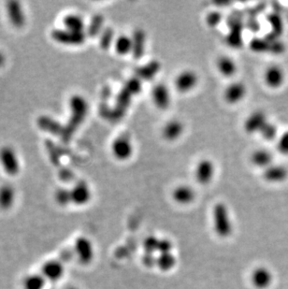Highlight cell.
Instances as JSON below:
<instances>
[{
	"label": "cell",
	"instance_id": "19",
	"mask_svg": "<svg viewBox=\"0 0 288 289\" xmlns=\"http://www.w3.org/2000/svg\"><path fill=\"white\" fill-rule=\"evenodd\" d=\"M268 122L267 117L263 112H255L250 114L244 123V130L247 133L259 132L264 124Z\"/></svg>",
	"mask_w": 288,
	"mask_h": 289
},
{
	"label": "cell",
	"instance_id": "25",
	"mask_svg": "<svg viewBox=\"0 0 288 289\" xmlns=\"http://www.w3.org/2000/svg\"><path fill=\"white\" fill-rule=\"evenodd\" d=\"M46 282L42 273H32L24 278L23 286L24 289H44Z\"/></svg>",
	"mask_w": 288,
	"mask_h": 289
},
{
	"label": "cell",
	"instance_id": "22",
	"mask_svg": "<svg viewBox=\"0 0 288 289\" xmlns=\"http://www.w3.org/2000/svg\"><path fill=\"white\" fill-rule=\"evenodd\" d=\"M272 160H273L272 153L267 149H258L251 155V162L253 165L264 170L270 165H272Z\"/></svg>",
	"mask_w": 288,
	"mask_h": 289
},
{
	"label": "cell",
	"instance_id": "3",
	"mask_svg": "<svg viewBox=\"0 0 288 289\" xmlns=\"http://www.w3.org/2000/svg\"><path fill=\"white\" fill-rule=\"evenodd\" d=\"M111 151L115 159L118 161H127L132 157L134 145L132 141L127 135H121L114 139L111 145Z\"/></svg>",
	"mask_w": 288,
	"mask_h": 289
},
{
	"label": "cell",
	"instance_id": "5",
	"mask_svg": "<svg viewBox=\"0 0 288 289\" xmlns=\"http://www.w3.org/2000/svg\"><path fill=\"white\" fill-rule=\"evenodd\" d=\"M74 254L78 261L83 265H88L94 260V246L90 240L86 237H79L74 242Z\"/></svg>",
	"mask_w": 288,
	"mask_h": 289
},
{
	"label": "cell",
	"instance_id": "29",
	"mask_svg": "<svg viewBox=\"0 0 288 289\" xmlns=\"http://www.w3.org/2000/svg\"><path fill=\"white\" fill-rule=\"evenodd\" d=\"M261 137L266 141H272L276 139L277 127L273 124L270 123L269 121L264 124V126L259 131Z\"/></svg>",
	"mask_w": 288,
	"mask_h": 289
},
{
	"label": "cell",
	"instance_id": "1",
	"mask_svg": "<svg viewBox=\"0 0 288 289\" xmlns=\"http://www.w3.org/2000/svg\"><path fill=\"white\" fill-rule=\"evenodd\" d=\"M69 109L71 110V120L64 129V134L70 135L76 127L83 123L88 111V104L84 97L75 94L69 100Z\"/></svg>",
	"mask_w": 288,
	"mask_h": 289
},
{
	"label": "cell",
	"instance_id": "20",
	"mask_svg": "<svg viewBox=\"0 0 288 289\" xmlns=\"http://www.w3.org/2000/svg\"><path fill=\"white\" fill-rule=\"evenodd\" d=\"M7 12L8 16L10 18V21L12 24L17 27H21L24 24L25 16H24L23 9L21 4L16 1H11L7 4Z\"/></svg>",
	"mask_w": 288,
	"mask_h": 289
},
{
	"label": "cell",
	"instance_id": "12",
	"mask_svg": "<svg viewBox=\"0 0 288 289\" xmlns=\"http://www.w3.org/2000/svg\"><path fill=\"white\" fill-rule=\"evenodd\" d=\"M70 190L71 203L77 206H84L87 204L92 199V192L90 187L84 181L76 183Z\"/></svg>",
	"mask_w": 288,
	"mask_h": 289
},
{
	"label": "cell",
	"instance_id": "37",
	"mask_svg": "<svg viewBox=\"0 0 288 289\" xmlns=\"http://www.w3.org/2000/svg\"><path fill=\"white\" fill-rule=\"evenodd\" d=\"M5 60H6V58H5V55H4V53H1V52H0V67H1V66L4 65V63H5Z\"/></svg>",
	"mask_w": 288,
	"mask_h": 289
},
{
	"label": "cell",
	"instance_id": "9",
	"mask_svg": "<svg viewBox=\"0 0 288 289\" xmlns=\"http://www.w3.org/2000/svg\"><path fill=\"white\" fill-rule=\"evenodd\" d=\"M246 94V85L242 82L237 81L229 83L226 87L224 91V100L229 105H235L243 101Z\"/></svg>",
	"mask_w": 288,
	"mask_h": 289
},
{
	"label": "cell",
	"instance_id": "21",
	"mask_svg": "<svg viewBox=\"0 0 288 289\" xmlns=\"http://www.w3.org/2000/svg\"><path fill=\"white\" fill-rule=\"evenodd\" d=\"M114 50L121 56H126L133 52L132 36L122 34L114 40Z\"/></svg>",
	"mask_w": 288,
	"mask_h": 289
},
{
	"label": "cell",
	"instance_id": "35",
	"mask_svg": "<svg viewBox=\"0 0 288 289\" xmlns=\"http://www.w3.org/2000/svg\"><path fill=\"white\" fill-rule=\"evenodd\" d=\"M112 41H113V32L112 30H108L101 38V45L103 47H108Z\"/></svg>",
	"mask_w": 288,
	"mask_h": 289
},
{
	"label": "cell",
	"instance_id": "27",
	"mask_svg": "<svg viewBox=\"0 0 288 289\" xmlns=\"http://www.w3.org/2000/svg\"><path fill=\"white\" fill-rule=\"evenodd\" d=\"M133 39V52L136 57L141 56L143 53L145 48V36L141 30L136 31V33L132 36Z\"/></svg>",
	"mask_w": 288,
	"mask_h": 289
},
{
	"label": "cell",
	"instance_id": "33",
	"mask_svg": "<svg viewBox=\"0 0 288 289\" xmlns=\"http://www.w3.org/2000/svg\"><path fill=\"white\" fill-rule=\"evenodd\" d=\"M270 22L274 31H276L278 33L282 32V24L281 17H279L278 15H275V14H271L270 17Z\"/></svg>",
	"mask_w": 288,
	"mask_h": 289
},
{
	"label": "cell",
	"instance_id": "36",
	"mask_svg": "<svg viewBox=\"0 0 288 289\" xmlns=\"http://www.w3.org/2000/svg\"><path fill=\"white\" fill-rule=\"evenodd\" d=\"M171 245L168 241H160L158 244V250L161 252V254H167L169 253Z\"/></svg>",
	"mask_w": 288,
	"mask_h": 289
},
{
	"label": "cell",
	"instance_id": "16",
	"mask_svg": "<svg viewBox=\"0 0 288 289\" xmlns=\"http://www.w3.org/2000/svg\"><path fill=\"white\" fill-rule=\"evenodd\" d=\"M171 196L176 203L181 205H188L195 200L196 193L192 186H189L187 184H181L173 189Z\"/></svg>",
	"mask_w": 288,
	"mask_h": 289
},
{
	"label": "cell",
	"instance_id": "17",
	"mask_svg": "<svg viewBox=\"0 0 288 289\" xmlns=\"http://www.w3.org/2000/svg\"><path fill=\"white\" fill-rule=\"evenodd\" d=\"M216 69L224 78H232L238 71V66L235 60L228 55H221L216 61Z\"/></svg>",
	"mask_w": 288,
	"mask_h": 289
},
{
	"label": "cell",
	"instance_id": "26",
	"mask_svg": "<svg viewBox=\"0 0 288 289\" xmlns=\"http://www.w3.org/2000/svg\"><path fill=\"white\" fill-rule=\"evenodd\" d=\"M38 123L41 129L47 130L49 132H52L54 134H63L64 132V129L61 126L60 124L48 116L40 117L38 120Z\"/></svg>",
	"mask_w": 288,
	"mask_h": 289
},
{
	"label": "cell",
	"instance_id": "28",
	"mask_svg": "<svg viewBox=\"0 0 288 289\" xmlns=\"http://www.w3.org/2000/svg\"><path fill=\"white\" fill-rule=\"evenodd\" d=\"M54 200L58 205L62 207L67 206L71 203V197H70V190L67 189H58L54 194Z\"/></svg>",
	"mask_w": 288,
	"mask_h": 289
},
{
	"label": "cell",
	"instance_id": "14",
	"mask_svg": "<svg viewBox=\"0 0 288 289\" xmlns=\"http://www.w3.org/2000/svg\"><path fill=\"white\" fill-rule=\"evenodd\" d=\"M264 82L270 88H279L284 82V72L279 66H270L265 71Z\"/></svg>",
	"mask_w": 288,
	"mask_h": 289
},
{
	"label": "cell",
	"instance_id": "4",
	"mask_svg": "<svg viewBox=\"0 0 288 289\" xmlns=\"http://www.w3.org/2000/svg\"><path fill=\"white\" fill-rule=\"evenodd\" d=\"M198 83V75L193 70H185L177 74L174 79V87L181 94H186L196 88Z\"/></svg>",
	"mask_w": 288,
	"mask_h": 289
},
{
	"label": "cell",
	"instance_id": "24",
	"mask_svg": "<svg viewBox=\"0 0 288 289\" xmlns=\"http://www.w3.org/2000/svg\"><path fill=\"white\" fill-rule=\"evenodd\" d=\"M63 24L64 28L75 32H84L85 27L84 18L76 13L66 14V16L63 18Z\"/></svg>",
	"mask_w": 288,
	"mask_h": 289
},
{
	"label": "cell",
	"instance_id": "32",
	"mask_svg": "<svg viewBox=\"0 0 288 289\" xmlns=\"http://www.w3.org/2000/svg\"><path fill=\"white\" fill-rule=\"evenodd\" d=\"M221 20H222V15H221V13L217 12H210L206 18L207 24L211 27H215L216 25H218L219 23L221 22Z\"/></svg>",
	"mask_w": 288,
	"mask_h": 289
},
{
	"label": "cell",
	"instance_id": "15",
	"mask_svg": "<svg viewBox=\"0 0 288 289\" xmlns=\"http://www.w3.org/2000/svg\"><path fill=\"white\" fill-rule=\"evenodd\" d=\"M185 126L183 122L178 119H172L163 126L162 135L168 142H174L180 139L184 134Z\"/></svg>",
	"mask_w": 288,
	"mask_h": 289
},
{
	"label": "cell",
	"instance_id": "10",
	"mask_svg": "<svg viewBox=\"0 0 288 289\" xmlns=\"http://www.w3.org/2000/svg\"><path fill=\"white\" fill-rule=\"evenodd\" d=\"M41 273L42 276L50 282H58L65 274L64 264L57 260H51L46 261L42 266Z\"/></svg>",
	"mask_w": 288,
	"mask_h": 289
},
{
	"label": "cell",
	"instance_id": "18",
	"mask_svg": "<svg viewBox=\"0 0 288 289\" xmlns=\"http://www.w3.org/2000/svg\"><path fill=\"white\" fill-rule=\"evenodd\" d=\"M288 171L283 166L270 165L265 169L263 178L269 183H282L287 178Z\"/></svg>",
	"mask_w": 288,
	"mask_h": 289
},
{
	"label": "cell",
	"instance_id": "6",
	"mask_svg": "<svg viewBox=\"0 0 288 289\" xmlns=\"http://www.w3.org/2000/svg\"><path fill=\"white\" fill-rule=\"evenodd\" d=\"M0 163L8 175L15 176L20 171V162L15 151L10 146L0 149Z\"/></svg>",
	"mask_w": 288,
	"mask_h": 289
},
{
	"label": "cell",
	"instance_id": "38",
	"mask_svg": "<svg viewBox=\"0 0 288 289\" xmlns=\"http://www.w3.org/2000/svg\"><path fill=\"white\" fill-rule=\"evenodd\" d=\"M66 289H78L76 286H69V287H67Z\"/></svg>",
	"mask_w": 288,
	"mask_h": 289
},
{
	"label": "cell",
	"instance_id": "23",
	"mask_svg": "<svg viewBox=\"0 0 288 289\" xmlns=\"http://www.w3.org/2000/svg\"><path fill=\"white\" fill-rule=\"evenodd\" d=\"M15 201V191L12 185L4 184L0 186V209H11Z\"/></svg>",
	"mask_w": 288,
	"mask_h": 289
},
{
	"label": "cell",
	"instance_id": "13",
	"mask_svg": "<svg viewBox=\"0 0 288 289\" xmlns=\"http://www.w3.org/2000/svg\"><path fill=\"white\" fill-rule=\"evenodd\" d=\"M251 281L256 288L267 289L272 283L273 276L268 268L258 267L253 272Z\"/></svg>",
	"mask_w": 288,
	"mask_h": 289
},
{
	"label": "cell",
	"instance_id": "2",
	"mask_svg": "<svg viewBox=\"0 0 288 289\" xmlns=\"http://www.w3.org/2000/svg\"><path fill=\"white\" fill-rule=\"evenodd\" d=\"M213 224L218 236L226 238L232 232V223L228 208L224 203L216 204L213 209Z\"/></svg>",
	"mask_w": 288,
	"mask_h": 289
},
{
	"label": "cell",
	"instance_id": "30",
	"mask_svg": "<svg viewBox=\"0 0 288 289\" xmlns=\"http://www.w3.org/2000/svg\"><path fill=\"white\" fill-rule=\"evenodd\" d=\"M158 265L159 267L167 271L168 269H170L171 267H173L175 264V259L171 255V254L167 253V254H161L159 260H158Z\"/></svg>",
	"mask_w": 288,
	"mask_h": 289
},
{
	"label": "cell",
	"instance_id": "8",
	"mask_svg": "<svg viewBox=\"0 0 288 289\" xmlns=\"http://www.w3.org/2000/svg\"><path fill=\"white\" fill-rule=\"evenodd\" d=\"M214 173H215V166L209 158L199 160L194 171L196 181L203 185L208 184L212 181V179L214 177Z\"/></svg>",
	"mask_w": 288,
	"mask_h": 289
},
{
	"label": "cell",
	"instance_id": "7",
	"mask_svg": "<svg viewBox=\"0 0 288 289\" xmlns=\"http://www.w3.org/2000/svg\"><path fill=\"white\" fill-rule=\"evenodd\" d=\"M51 36L55 42H59L61 44L66 45H80L83 44L85 41V33L84 32H75L66 28L60 29H54L51 33Z\"/></svg>",
	"mask_w": 288,
	"mask_h": 289
},
{
	"label": "cell",
	"instance_id": "34",
	"mask_svg": "<svg viewBox=\"0 0 288 289\" xmlns=\"http://www.w3.org/2000/svg\"><path fill=\"white\" fill-rule=\"evenodd\" d=\"M158 244H159V242L155 239V238H150V239H147L145 241V243H144V246L146 248L147 252H155L156 250H158Z\"/></svg>",
	"mask_w": 288,
	"mask_h": 289
},
{
	"label": "cell",
	"instance_id": "31",
	"mask_svg": "<svg viewBox=\"0 0 288 289\" xmlns=\"http://www.w3.org/2000/svg\"><path fill=\"white\" fill-rule=\"evenodd\" d=\"M277 149L282 154L288 155V131L283 132L277 141Z\"/></svg>",
	"mask_w": 288,
	"mask_h": 289
},
{
	"label": "cell",
	"instance_id": "11",
	"mask_svg": "<svg viewBox=\"0 0 288 289\" xmlns=\"http://www.w3.org/2000/svg\"><path fill=\"white\" fill-rule=\"evenodd\" d=\"M151 95L154 105L160 110H166L170 105L171 94L169 89L165 83L156 84L154 88L152 89Z\"/></svg>",
	"mask_w": 288,
	"mask_h": 289
}]
</instances>
